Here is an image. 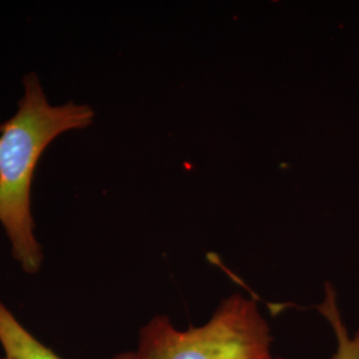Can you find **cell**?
I'll use <instances>...</instances> for the list:
<instances>
[{"label": "cell", "instance_id": "obj_1", "mask_svg": "<svg viewBox=\"0 0 359 359\" xmlns=\"http://www.w3.org/2000/svg\"><path fill=\"white\" fill-rule=\"evenodd\" d=\"M93 118L87 104L50 103L41 80L29 72L15 115L0 124V224L13 258L28 274L38 273L44 259L31 198L39 160L56 137L90 127Z\"/></svg>", "mask_w": 359, "mask_h": 359}, {"label": "cell", "instance_id": "obj_2", "mask_svg": "<svg viewBox=\"0 0 359 359\" xmlns=\"http://www.w3.org/2000/svg\"><path fill=\"white\" fill-rule=\"evenodd\" d=\"M271 335L256 301L233 294L201 326L179 330L156 316L140 330L136 359H273Z\"/></svg>", "mask_w": 359, "mask_h": 359}, {"label": "cell", "instance_id": "obj_3", "mask_svg": "<svg viewBox=\"0 0 359 359\" xmlns=\"http://www.w3.org/2000/svg\"><path fill=\"white\" fill-rule=\"evenodd\" d=\"M0 345L1 359H63L50 347L43 345L15 318L13 313L0 301ZM115 359H136V353H123Z\"/></svg>", "mask_w": 359, "mask_h": 359}, {"label": "cell", "instance_id": "obj_4", "mask_svg": "<svg viewBox=\"0 0 359 359\" xmlns=\"http://www.w3.org/2000/svg\"><path fill=\"white\" fill-rule=\"evenodd\" d=\"M318 310L329 321L337 337L338 346L332 359H359V330L354 337H350L346 325L341 317V311L337 306V297L330 283H326V297L318 306Z\"/></svg>", "mask_w": 359, "mask_h": 359}]
</instances>
